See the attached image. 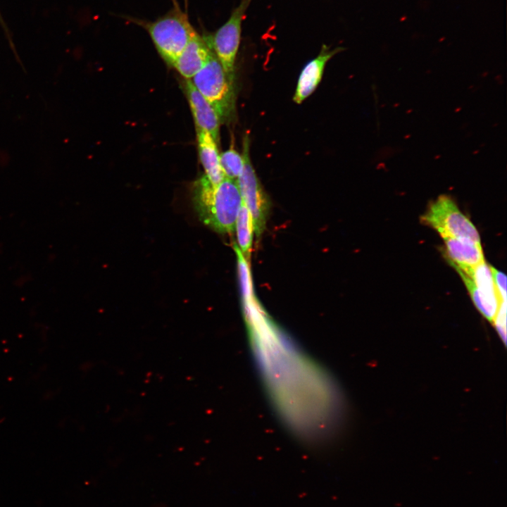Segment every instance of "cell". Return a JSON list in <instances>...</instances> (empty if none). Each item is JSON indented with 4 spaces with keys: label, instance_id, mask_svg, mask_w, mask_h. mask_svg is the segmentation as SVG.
<instances>
[{
    "label": "cell",
    "instance_id": "1",
    "mask_svg": "<svg viewBox=\"0 0 507 507\" xmlns=\"http://www.w3.org/2000/svg\"><path fill=\"white\" fill-rule=\"evenodd\" d=\"M193 204L204 225L219 233L232 232L242 204L237 180L225 177L219 184H213L202 176L195 183Z\"/></svg>",
    "mask_w": 507,
    "mask_h": 507
},
{
    "label": "cell",
    "instance_id": "4",
    "mask_svg": "<svg viewBox=\"0 0 507 507\" xmlns=\"http://www.w3.org/2000/svg\"><path fill=\"white\" fill-rule=\"evenodd\" d=\"M190 80L220 120L231 115L234 108V84L213 51L207 63Z\"/></svg>",
    "mask_w": 507,
    "mask_h": 507
},
{
    "label": "cell",
    "instance_id": "6",
    "mask_svg": "<svg viewBox=\"0 0 507 507\" xmlns=\"http://www.w3.org/2000/svg\"><path fill=\"white\" fill-rule=\"evenodd\" d=\"M242 156L244 167L237 181L242 201L251 215L254 232L258 237L265 227L268 203L251 162L247 134L243 139Z\"/></svg>",
    "mask_w": 507,
    "mask_h": 507
},
{
    "label": "cell",
    "instance_id": "7",
    "mask_svg": "<svg viewBox=\"0 0 507 507\" xmlns=\"http://www.w3.org/2000/svg\"><path fill=\"white\" fill-rule=\"evenodd\" d=\"M453 268L461 270L471 279L465 284L479 310L487 311L499 306L501 301L494 284L491 266L484 261L473 268Z\"/></svg>",
    "mask_w": 507,
    "mask_h": 507
},
{
    "label": "cell",
    "instance_id": "8",
    "mask_svg": "<svg viewBox=\"0 0 507 507\" xmlns=\"http://www.w3.org/2000/svg\"><path fill=\"white\" fill-rule=\"evenodd\" d=\"M212 49L196 32L173 66L186 79L192 78L208 61Z\"/></svg>",
    "mask_w": 507,
    "mask_h": 507
},
{
    "label": "cell",
    "instance_id": "3",
    "mask_svg": "<svg viewBox=\"0 0 507 507\" xmlns=\"http://www.w3.org/2000/svg\"><path fill=\"white\" fill-rule=\"evenodd\" d=\"M420 220L423 224L435 229L442 237H450L481 244L475 225L446 194H442L430 202Z\"/></svg>",
    "mask_w": 507,
    "mask_h": 507
},
{
    "label": "cell",
    "instance_id": "12",
    "mask_svg": "<svg viewBox=\"0 0 507 507\" xmlns=\"http://www.w3.org/2000/svg\"><path fill=\"white\" fill-rule=\"evenodd\" d=\"M198 149L205 176L213 184H219L224 178L218 145L206 131L197 129Z\"/></svg>",
    "mask_w": 507,
    "mask_h": 507
},
{
    "label": "cell",
    "instance_id": "2",
    "mask_svg": "<svg viewBox=\"0 0 507 507\" xmlns=\"http://www.w3.org/2000/svg\"><path fill=\"white\" fill-rule=\"evenodd\" d=\"M144 27L159 54L172 65L196 32L187 13L177 3L163 16Z\"/></svg>",
    "mask_w": 507,
    "mask_h": 507
},
{
    "label": "cell",
    "instance_id": "14",
    "mask_svg": "<svg viewBox=\"0 0 507 507\" xmlns=\"http://www.w3.org/2000/svg\"><path fill=\"white\" fill-rule=\"evenodd\" d=\"M220 163L225 177L237 180L244 167L243 156L231 146L220 155Z\"/></svg>",
    "mask_w": 507,
    "mask_h": 507
},
{
    "label": "cell",
    "instance_id": "13",
    "mask_svg": "<svg viewBox=\"0 0 507 507\" xmlns=\"http://www.w3.org/2000/svg\"><path fill=\"white\" fill-rule=\"evenodd\" d=\"M234 230L237 234V245L247 260L251 254L254 230L251 215L243 201L235 222Z\"/></svg>",
    "mask_w": 507,
    "mask_h": 507
},
{
    "label": "cell",
    "instance_id": "5",
    "mask_svg": "<svg viewBox=\"0 0 507 507\" xmlns=\"http://www.w3.org/2000/svg\"><path fill=\"white\" fill-rule=\"evenodd\" d=\"M251 0H242L228 20L213 35L204 38L220 61L227 77L232 82L234 63L239 46L242 23Z\"/></svg>",
    "mask_w": 507,
    "mask_h": 507
},
{
    "label": "cell",
    "instance_id": "11",
    "mask_svg": "<svg viewBox=\"0 0 507 507\" xmlns=\"http://www.w3.org/2000/svg\"><path fill=\"white\" fill-rule=\"evenodd\" d=\"M442 238L446 245V258L453 268H473L484 261L481 244L450 237Z\"/></svg>",
    "mask_w": 507,
    "mask_h": 507
},
{
    "label": "cell",
    "instance_id": "10",
    "mask_svg": "<svg viewBox=\"0 0 507 507\" xmlns=\"http://www.w3.org/2000/svg\"><path fill=\"white\" fill-rule=\"evenodd\" d=\"M185 90L197 129L210 133L218 144L220 140V119L216 111L195 88L190 80H186Z\"/></svg>",
    "mask_w": 507,
    "mask_h": 507
},
{
    "label": "cell",
    "instance_id": "9",
    "mask_svg": "<svg viewBox=\"0 0 507 507\" xmlns=\"http://www.w3.org/2000/svg\"><path fill=\"white\" fill-rule=\"evenodd\" d=\"M339 51L330 50L323 45L320 54L308 62L301 70L298 79L293 100L299 104L307 99L317 88L321 81L327 61Z\"/></svg>",
    "mask_w": 507,
    "mask_h": 507
},
{
    "label": "cell",
    "instance_id": "16",
    "mask_svg": "<svg viewBox=\"0 0 507 507\" xmlns=\"http://www.w3.org/2000/svg\"><path fill=\"white\" fill-rule=\"evenodd\" d=\"M494 284L501 301H506V277L502 273L491 267Z\"/></svg>",
    "mask_w": 507,
    "mask_h": 507
},
{
    "label": "cell",
    "instance_id": "15",
    "mask_svg": "<svg viewBox=\"0 0 507 507\" xmlns=\"http://www.w3.org/2000/svg\"><path fill=\"white\" fill-rule=\"evenodd\" d=\"M234 249L237 257L238 275L242 295L244 300L248 303L252 300V287L249 267L247 260L244 258L237 244L234 245Z\"/></svg>",
    "mask_w": 507,
    "mask_h": 507
}]
</instances>
